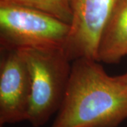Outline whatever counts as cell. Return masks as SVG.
I'll return each mask as SVG.
<instances>
[{"instance_id":"6da1fadb","label":"cell","mask_w":127,"mask_h":127,"mask_svg":"<svg viewBox=\"0 0 127 127\" xmlns=\"http://www.w3.org/2000/svg\"><path fill=\"white\" fill-rule=\"evenodd\" d=\"M67 89L50 127H117L127 119V84L99 62H71Z\"/></svg>"},{"instance_id":"7a4b0ae2","label":"cell","mask_w":127,"mask_h":127,"mask_svg":"<svg viewBox=\"0 0 127 127\" xmlns=\"http://www.w3.org/2000/svg\"><path fill=\"white\" fill-rule=\"evenodd\" d=\"M18 50L31 78L28 122L32 127H41L59 111L67 89L72 63L63 47Z\"/></svg>"},{"instance_id":"3957f363","label":"cell","mask_w":127,"mask_h":127,"mask_svg":"<svg viewBox=\"0 0 127 127\" xmlns=\"http://www.w3.org/2000/svg\"><path fill=\"white\" fill-rule=\"evenodd\" d=\"M69 31V24L45 12L0 1L2 50L64 48Z\"/></svg>"},{"instance_id":"277c9868","label":"cell","mask_w":127,"mask_h":127,"mask_svg":"<svg viewBox=\"0 0 127 127\" xmlns=\"http://www.w3.org/2000/svg\"><path fill=\"white\" fill-rule=\"evenodd\" d=\"M117 0H69L72 18L64 50L72 62L81 58L98 62L100 38Z\"/></svg>"},{"instance_id":"5b68a950","label":"cell","mask_w":127,"mask_h":127,"mask_svg":"<svg viewBox=\"0 0 127 127\" xmlns=\"http://www.w3.org/2000/svg\"><path fill=\"white\" fill-rule=\"evenodd\" d=\"M0 61V127L28 121L31 85L18 50H2Z\"/></svg>"},{"instance_id":"8992f818","label":"cell","mask_w":127,"mask_h":127,"mask_svg":"<svg viewBox=\"0 0 127 127\" xmlns=\"http://www.w3.org/2000/svg\"><path fill=\"white\" fill-rule=\"evenodd\" d=\"M127 55V0H117L100 38L98 62L117 64Z\"/></svg>"},{"instance_id":"52a82bcc","label":"cell","mask_w":127,"mask_h":127,"mask_svg":"<svg viewBox=\"0 0 127 127\" xmlns=\"http://www.w3.org/2000/svg\"><path fill=\"white\" fill-rule=\"evenodd\" d=\"M37 9L70 25L72 14L69 0H0Z\"/></svg>"},{"instance_id":"ba28073f","label":"cell","mask_w":127,"mask_h":127,"mask_svg":"<svg viewBox=\"0 0 127 127\" xmlns=\"http://www.w3.org/2000/svg\"><path fill=\"white\" fill-rule=\"evenodd\" d=\"M118 78L122 81L127 84V72L124 73L122 75H121V76H118Z\"/></svg>"},{"instance_id":"9c48e42d","label":"cell","mask_w":127,"mask_h":127,"mask_svg":"<svg viewBox=\"0 0 127 127\" xmlns=\"http://www.w3.org/2000/svg\"></svg>"}]
</instances>
